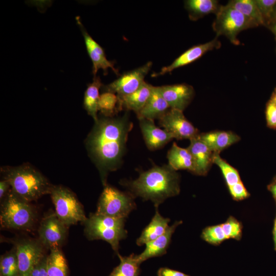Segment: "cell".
<instances>
[{
    "label": "cell",
    "instance_id": "52a82bcc",
    "mask_svg": "<svg viewBox=\"0 0 276 276\" xmlns=\"http://www.w3.org/2000/svg\"><path fill=\"white\" fill-rule=\"evenodd\" d=\"M134 196L108 184L104 186L96 213L118 218H126L136 208Z\"/></svg>",
    "mask_w": 276,
    "mask_h": 276
},
{
    "label": "cell",
    "instance_id": "484cf974",
    "mask_svg": "<svg viewBox=\"0 0 276 276\" xmlns=\"http://www.w3.org/2000/svg\"><path fill=\"white\" fill-rule=\"evenodd\" d=\"M48 276H69L67 261L61 248L50 250L47 258Z\"/></svg>",
    "mask_w": 276,
    "mask_h": 276
},
{
    "label": "cell",
    "instance_id": "603a6c76",
    "mask_svg": "<svg viewBox=\"0 0 276 276\" xmlns=\"http://www.w3.org/2000/svg\"><path fill=\"white\" fill-rule=\"evenodd\" d=\"M169 165L175 171L188 170L193 173L195 167L192 154L187 148L179 147L173 143L167 153Z\"/></svg>",
    "mask_w": 276,
    "mask_h": 276
},
{
    "label": "cell",
    "instance_id": "ab89813d",
    "mask_svg": "<svg viewBox=\"0 0 276 276\" xmlns=\"http://www.w3.org/2000/svg\"><path fill=\"white\" fill-rule=\"evenodd\" d=\"M269 190L272 193L274 198L276 199V181L270 185Z\"/></svg>",
    "mask_w": 276,
    "mask_h": 276
},
{
    "label": "cell",
    "instance_id": "ee69618b",
    "mask_svg": "<svg viewBox=\"0 0 276 276\" xmlns=\"http://www.w3.org/2000/svg\"><path fill=\"white\" fill-rule=\"evenodd\" d=\"M274 21H276V6H275V7L274 12V14H273L272 22H274Z\"/></svg>",
    "mask_w": 276,
    "mask_h": 276
},
{
    "label": "cell",
    "instance_id": "d4e9b609",
    "mask_svg": "<svg viewBox=\"0 0 276 276\" xmlns=\"http://www.w3.org/2000/svg\"><path fill=\"white\" fill-rule=\"evenodd\" d=\"M185 6L191 20H196L211 13H216L220 6L215 0H187Z\"/></svg>",
    "mask_w": 276,
    "mask_h": 276
},
{
    "label": "cell",
    "instance_id": "ac0fdd59",
    "mask_svg": "<svg viewBox=\"0 0 276 276\" xmlns=\"http://www.w3.org/2000/svg\"><path fill=\"white\" fill-rule=\"evenodd\" d=\"M181 222V221H176L171 226H169L162 235L146 243L144 250L140 254L135 255L137 261L141 264L148 259L165 254L170 243L173 234L177 226Z\"/></svg>",
    "mask_w": 276,
    "mask_h": 276
},
{
    "label": "cell",
    "instance_id": "5b68a950",
    "mask_svg": "<svg viewBox=\"0 0 276 276\" xmlns=\"http://www.w3.org/2000/svg\"><path fill=\"white\" fill-rule=\"evenodd\" d=\"M125 220L126 218L90 213L83 223L84 235L89 240H102L106 241L118 255L119 242L125 239L127 235L125 229Z\"/></svg>",
    "mask_w": 276,
    "mask_h": 276
},
{
    "label": "cell",
    "instance_id": "44dd1931",
    "mask_svg": "<svg viewBox=\"0 0 276 276\" xmlns=\"http://www.w3.org/2000/svg\"><path fill=\"white\" fill-rule=\"evenodd\" d=\"M152 85L145 81L133 93L119 97L123 109L133 111L136 115L141 111L148 100L152 91Z\"/></svg>",
    "mask_w": 276,
    "mask_h": 276
},
{
    "label": "cell",
    "instance_id": "9a60e30c",
    "mask_svg": "<svg viewBox=\"0 0 276 276\" xmlns=\"http://www.w3.org/2000/svg\"><path fill=\"white\" fill-rule=\"evenodd\" d=\"M158 88L170 108L182 111L194 96V88L187 84L166 85L158 86Z\"/></svg>",
    "mask_w": 276,
    "mask_h": 276
},
{
    "label": "cell",
    "instance_id": "4dcf8cb0",
    "mask_svg": "<svg viewBox=\"0 0 276 276\" xmlns=\"http://www.w3.org/2000/svg\"><path fill=\"white\" fill-rule=\"evenodd\" d=\"M212 162L221 169L228 187L241 181L237 170L222 159L219 152H213Z\"/></svg>",
    "mask_w": 276,
    "mask_h": 276
},
{
    "label": "cell",
    "instance_id": "f546056e",
    "mask_svg": "<svg viewBox=\"0 0 276 276\" xmlns=\"http://www.w3.org/2000/svg\"><path fill=\"white\" fill-rule=\"evenodd\" d=\"M0 276H19L16 249L14 246L1 256Z\"/></svg>",
    "mask_w": 276,
    "mask_h": 276
},
{
    "label": "cell",
    "instance_id": "8d00e7d4",
    "mask_svg": "<svg viewBox=\"0 0 276 276\" xmlns=\"http://www.w3.org/2000/svg\"><path fill=\"white\" fill-rule=\"evenodd\" d=\"M266 117L268 126L276 128V106L270 101L266 107Z\"/></svg>",
    "mask_w": 276,
    "mask_h": 276
},
{
    "label": "cell",
    "instance_id": "7c38bea8",
    "mask_svg": "<svg viewBox=\"0 0 276 276\" xmlns=\"http://www.w3.org/2000/svg\"><path fill=\"white\" fill-rule=\"evenodd\" d=\"M159 124L177 140L197 136L198 130L186 118L183 111L170 108L159 119Z\"/></svg>",
    "mask_w": 276,
    "mask_h": 276
},
{
    "label": "cell",
    "instance_id": "d6a6232c",
    "mask_svg": "<svg viewBox=\"0 0 276 276\" xmlns=\"http://www.w3.org/2000/svg\"><path fill=\"white\" fill-rule=\"evenodd\" d=\"M266 25L273 21L276 0H255Z\"/></svg>",
    "mask_w": 276,
    "mask_h": 276
},
{
    "label": "cell",
    "instance_id": "8fae6325",
    "mask_svg": "<svg viewBox=\"0 0 276 276\" xmlns=\"http://www.w3.org/2000/svg\"><path fill=\"white\" fill-rule=\"evenodd\" d=\"M152 65V62L149 61L141 67L124 73L111 83L103 85V92L117 94L119 97L133 93L145 82V77Z\"/></svg>",
    "mask_w": 276,
    "mask_h": 276
},
{
    "label": "cell",
    "instance_id": "f35d334b",
    "mask_svg": "<svg viewBox=\"0 0 276 276\" xmlns=\"http://www.w3.org/2000/svg\"><path fill=\"white\" fill-rule=\"evenodd\" d=\"M11 189L9 182L6 179L2 178L0 181V199L1 201L5 197L9 190Z\"/></svg>",
    "mask_w": 276,
    "mask_h": 276
},
{
    "label": "cell",
    "instance_id": "7a4b0ae2",
    "mask_svg": "<svg viewBox=\"0 0 276 276\" xmlns=\"http://www.w3.org/2000/svg\"><path fill=\"white\" fill-rule=\"evenodd\" d=\"M179 175L169 165L154 166L142 171L137 178L124 181L126 186L134 196L145 200H151L155 208L167 198L178 195L180 191Z\"/></svg>",
    "mask_w": 276,
    "mask_h": 276
},
{
    "label": "cell",
    "instance_id": "30bf717a",
    "mask_svg": "<svg viewBox=\"0 0 276 276\" xmlns=\"http://www.w3.org/2000/svg\"><path fill=\"white\" fill-rule=\"evenodd\" d=\"M68 227L50 210L39 222L37 238L47 249L61 248L67 239Z\"/></svg>",
    "mask_w": 276,
    "mask_h": 276
},
{
    "label": "cell",
    "instance_id": "83f0119b",
    "mask_svg": "<svg viewBox=\"0 0 276 276\" xmlns=\"http://www.w3.org/2000/svg\"><path fill=\"white\" fill-rule=\"evenodd\" d=\"M123 109L121 100L116 94L104 91L100 95L98 102V111L102 116L114 117Z\"/></svg>",
    "mask_w": 276,
    "mask_h": 276
},
{
    "label": "cell",
    "instance_id": "e0dca14e",
    "mask_svg": "<svg viewBox=\"0 0 276 276\" xmlns=\"http://www.w3.org/2000/svg\"><path fill=\"white\" fill-rule=\"evenodd\" d=\"M198 135L190 140V144L187 149L193 158L195 167L194 173L204 175L208 173L213 163V152L199 139Z\"/></svg>",
    "mask_w": 276,
    "mask_h": 276
},
{
    "label": "cell",
    "instance_id": "74e56055",
    "mask_svg": "<svg viewBox=\"0 0 276 276\" xmlns=\"http://www.w3.org/2000/svg\"><path fill=\"white\" fill-rule=\"evenodd\" d=\"M157 276H190L183 272L169 268L161 267L157 272Z\"/></svg>",
    "mask_w": 276,
    "mask_h": 276
},
{
    "label": "cell",
    "instance_id": "d6986e66",
    "mask_svg": "<svg viewBox=\"0 0 276 276\" xmlns=\"http://www.w3.org/2000/svg\"><path fill=\"white\" fill-rule=\"evenodd\" d=\"M170 108L160 94L158 86H152L151 95L141 111L137 114L138 119L143 118L154 121L159 119Z\"/></svg>",
    "mask_w": 276,
    "mask_h": 276
},
{
    "label": "cell",
    "instance_id": "5bb4252c",
    "mask_svg": "<svg viewBox=\"0 0 276 276\" xmlns=\"http://www.w3.org/2000/svg\"><path fill=\"white\" fill-rule=\"evenodd\" d=\"M220 46V42L215 38L206 43L192 47L175 59L171 64L162 67L158 73H153L151 77H158L171 73L177 68L193 62L206 52L214 49L219 48Z\"/></svg>",
    "mask_w": 276,
    "mask_h": 276
},
{
    "label": "cell",
    "instance_id": "2e32d148",
    "mask_svg": "<svg viewBox=\"0 0 276 276\" xmlns=\"http://www.w3.org/2000/svg\"><path fill=\"white\" fill-rule=\"evenodd\" d=\"M139 120L146 145L149 150L160 149L174 139L166 130L157 127L154 121L143 118Z\"/></svg>",
    "mask_w": 276,
    "mask_h": 276
},
{
    "label": "cell",
    "instance_id": "60d3db41",
    "mask_svg": "<svg viewBox=\"0 0 276 276\" xmlns=\"http://www.w3.org/2000/svg\"><path fill=\"white\" fill-rule=\"evenodd\" d=\"M270 28L276 37V21L272 22L269 25Z\"/></svg>",
    "mask_w": 276,
    "mask_h": 276
},
{
    "label": "cell",
    "instance_id": "277c9868",
    "mask_svg": "<svg viewBox=\"0 0 276 276\" xmlns=\"http://www.w3.org/2000/svg\"><path fill=\"white\" fill-rule=\"evenodd\" d=\"M38 218L35 205L17 196L11 189L1 201L0 224L3 228L30 232L35 228Z\"/></svg>",
    "mask_w": 276,
    "mask_h": 276
},
{
    "label": "cell",
    "instance_id": "f6af8a7d",
    "mask_svg": "<svg viewBox=\"0 0 276 276\" xmlns=\"http://www.w3.org/2000/svg\"><path fill=\"white\" fill-rule=\"evenodd\" d=\"M274 228H276V218L274 221Z\"/></svg>",
    "mask_w": 276,
    "mask_h": 276
},
{
    "label": "cell",
    "instance_id": "3957f363",
    "mask_svg": "<svg viewBox=\"0 0 276 276\" xmlns=\"http://www.w3.org/2000/svg\"><path fill=\"white\" fill-rule=\"evenodd\" d=\"M3 178L7 180L11 190L21 199L32 202L50 194L54 187L38 170L28 164L1 168Z\"/></svg>",
    "mask_w": 276,
    "mask_h": 276
},
{
    "label": "cell",
    "instance_id": "4316f807",
    "mask_svg": "<svg viewBox=\"0 0 276 276\" xmlns=\"http://www.w3.org/2000/svg\"><path fill=\"white\" fill-rule=\"evenodd\" d=\"M227 4L243 14L254 27L265 26L255 0H234L229 1Z\"/></svg>",
    "mask_w": 276,
    "mask_h": 276
},
{
    "label": "cell",
    "instance_id": "7402d4cb",
    "mask_svg": "<svg viewBox=\"0 0 276 276\" xmlns=\"http://www.w3.org/2000/svg\"><path fill=\"white\" fill-rule=\"evenodd\" d=\"M150 223L142 231L136 240L138 246L143 245L162 235L169 227L170 219L164 218L159 213L157 208Z\"/></svg>",
    "mask_w": 276,
    "mask_h": 276
},
{
    "label": "cell",
    "instance_id": "e575fe53",
    "mask_svg": "<svg viewBox=\"0 0 276 276\" xmlns=\"http://www.w3.org/2000/svg\"><path fill=\"white\" fill-rule=\"evenodd\" d=\"M229 192L235 200H242L247 198L249 193L241 181L228 187Z\"/></svg>",
    "mask_w": 276,
    "mask_h": 276
},
{
    "label": "cell",
    "instance_id": "ba28073f",
    "mask_svg": "<svg viewBox=\"0 0 276 276\" xmlns=\"http://www.w3.org/2000/svg\"><path fill=\"white\" fill-rule=\"evenodd\" d=\"M1 241L11 243L15 248L19 276H28L34 266L48 255L47 249L37 238L17 237Z\"/></svg>",
    "mask_w": 276,
    "mask_h": 276
},
{
    "label": "cell",
    "instance_id": "bcb514c9",
    "mask_svg": "<svg viewBox=\"0 0 276 276\" xmlns=\"http://www.w3.org/2000/svg\"><path fill=\"white\" fill-rule=\"evenodd\" d=\"M274 94H276V89H275V93H274Z\"/></svg>",
    "mask_w": 276,
    "mask_h": 276
},
{
    "label": "cell",
    "instance_id": "cb8c5ba5",
    "mask_svg": "<svg viewBox=\"0 0 276 276\" xmlns=\"http://www.w3.org/2000/svg\"><path fill=\"white\" fill-rule=\"evenodd\" d=\"M103 86L99 77H94L93 81L87 84L85 91L83 99V106L87 113L94 120L98 119V102L100 98L99 90Z\"/></svg>",
    "mask_w": 276,
    "mask_h": 276
},
{
    "label": "cell",
    "instance_id": "f1b7e54d",
    "mask_svg": "<svg viewBox=\"0 0 276 276\" xmlns=\"http://www.w3.org/2000/svg\"><path fill=\"white\" fill-rule=\"evenodd\" d=\"M120 263L116 267L109 276H139L140 273L141 264L137 261L135 255L132 254L128 257L118 255Z\"/></svg>",
    "mask_w": 276,
    "mask_h": 276
},
{
    "label": "cell",
    "instance_id": "7bdbcfd3",
    "mask_svg": "<svg viewBox=\"0 0 276 276\" xmlns=\"http://www.w3.org/2000/svg\"><path fill=\"white\" fill-rule=\"evenodd\" d=\"M270 101L276 106V94H274Z\"/></svg>",
    "mask_w": 276,
    "mask_h": 276
},
{
    "label": "cell",
    "instance_id": "9c48e42d",
    "mask_svg": "<svg viewBox=\"0 0 276 276\" xmlns=\"http://www.w3.org/2000/svg\"><path fill=\"white\" fill-rule=\"evenodd\" d=\"M216 14L214 30L217 35L225 36L235 45L240 44L237 36L241 31L255 27L243 14L228 4L220 6Z\"/></svg>",
    "mask_w": 276,
    "mask_h": 276
},
{
    "label": "cell",
    "instance_id": "4fadbf2b",
    "mask_svg": "<svg viewBox=\"0 0 276 276\" xmlns=\"http://www.w3.org/2000/svg\"><path fill=\"white\" fill-rule=\"evenodd\" d=\"M76 19L82 32L87 53L93 63L94 77L96 76L100 69L103 71L105 75L107 74L108 68H111L116 75H119V71L114 66V63L107 59L103 49L87 32L80 17L77 16Z\"/></svg>",
    "mask_w": 276,
    "mask_h": 276
},
{
    "label": "cell",
    "instance_id": "1f68e13d",
    "mask_svg": "<svg viewBox=\"0 0 276 276\" xmlns=\"http://www.w3.org/2000/svg\"><path fill=\"white\" fill-rule=\"evenodd\" d=\"M201 237L205 241L213 245H218L226 239L221 224L206 227L203 230Z\"/></svg>",
    "mask_w": 276,
    "mask_h": 276
},
{
    "label": "cell",
    "instance_id": "b9f144b4",
    "mask_svg": "<svg viewBox=\"0 0 276 276\" xmlns=\"http://www.w3.org/2000/svg\"><path fill=\"white\" fill-rule=\"evenodd\" d=\"M273 239H274V247H275V249H276V228H274L273 229Z\"/></svg>",
    "mask_w": 276,
    "mask_h": 276
},
{
    "label": "cell",
    "instance_id": "8992f818",
    "mask_svg": "<svg viewBox=\"0 0 276 276\" xmlns=\"http://www.w3.org/2000/svg\"><path fill=\"white\" fill-rule=\"evenodd\" d=\"M50 195L56 215L66 226L70 227L78 222L83 223L86 220L83 205L68 188L54 185Z\"/></svg>",
    "mask_w": 276,
    "mask_h": 276
},
{
    "label": "cell",
    "instance_id": "6da1fadb",
    "mask_svg": "<svg viewBox=\"0 0 276 276\" xmlns=\"http://www.w3.org/2000/svg\"><path fill=\"white\" fill-rule=\"evenodd\" d=\"M95 122L86 139V146L104 186L108 173L121 166L133 124L128 111L120 117H98Z\"/></svg>",
    "mask_w": 276,
    "mask_h": 276
},
{
    "label": "cell",
    "instance_id": "d590c367",
    "mask_svg": "<svg viewBox=\"0 0 276 276\" xmlns=\"http://www.w3.org/2000/svg\"><path fill=\"white\" fill-rule=\"evenodd\" d=\"M47 256L48 255L34 266L28 276H48L47 269Z\"/></svg>",
    "mask_w": 276,
    "mask_h": 276
},
{
    "label": "cell",
    "instance_id": "836d02e7",
    "mask_svg": "<svg viewBox=\"0 0 276 276\" xmlns=\"http://www.w3.org/2000/svg\"><path fill=\"white\" fill-rule=\"evenodd\" d=\"M221 225L226 239H240L242 233L241 225L235 218L230 217Z\"/></svg>",
    "mask_w": 276,
    "mask_h": 276
},
{
    "label": "cell",
    "instance_id": "ffe728a7",
    "mask_svg": "<svg viewBox=\"0 0 276 276\" xmlns=\"http://www.w3.org/2000/svg\"><path fill=\"white\" fill-rule=\"evenodd\" d=\"M199 139L213 152H219L240 140L231 131H214L199 134Z\"/></svg>",
    "mask_w": 276,
    "mask_h": 276
}]
</instances>
